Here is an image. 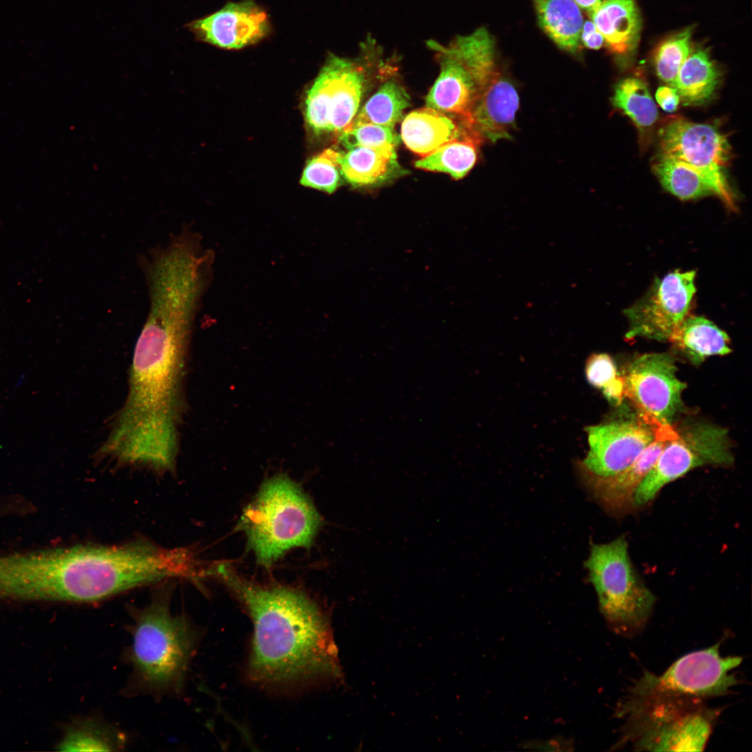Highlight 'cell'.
Masks as SVG:
<instances>
[{
  "label": "cell",
  "mask_w": 752,
  "mask_h": 752,
  "mask_svg": "<svg viewBox=\"0 0 752 752\" xmlns=\"http://www.w3.org/2000/svg\"><path fill=\"white\" fill-rule=\"evenodd\" d=\"M194 317L175 300L149 306L134 349L127 398L99 449L101 457L157 472L175 469Z\"/></svg>",
  "instance_id": "6da1fadb"
},
{
  "label": "cell",
  "mask_w": 752,
  "mask_h": 752,
  "mask_svg": "<svg viewBox=\"0 0 752 752\" xmlns=\"http://www.w3.org/2000/svg\"><path fill=\"white\" fill-rule=\"evenodd\" d=\"M244 607L253 625L246 673L263 687L339 684L343 673L330 617L302 592L246 581L224 564L208 569Z\"/></svg>",
  "instance_id": "7a4b0ae2"
},
{
  "label": "cell",
  "mask_w": 752,
  "mask_h": 752,
  "mask_svg": "<svg viewBox=\"0 0 752 752\" xmlns=\"http://www.w3.org/2000/svg\"><path fill=\"white\" fill-rule=\"evenodd\" d=\"M128 660L134 687L155 696L178 695L184 688L196 635L183 615L171 612L168 595L155 597L134 613Z\"/></svg>",
  "instance_id": "3957f363"
},
{
  "label": "cell",
  "mask_w": 752,
  "mask_h": 752,
  "mask_svg": "<svg viewBox=\"0 0 752 752\" xmlns=\"http://www.w3.org/2000/svg\"><path fill=\"white\" fill-rule=\"evenodd\" d=\"M321 525L313 503L299 486L283 474L263 484L239 523L257 561L266 566L292 547H309Z\"/></svg>",
  "instance_id": "277c9868"
},
{
  "label": "cell",
  "mask_w": 752,
  "mask_h": 752,
  "mask_svg": "<svg viewBox=\"0 0 752 752\" xmlns=\"http://www.w3.org/2000/svg\"><path fill=\"white\" fill-rule=\"evenodd\" d=\"M600 609L611 628L630 636L645 625L656 598L636 575L626 539L593 545L586 561Z\"/></svg>",
  "instance_id": "5b68a950"
},
{
  "label": "cell",
  "mask_w": 752,
  "mask_h": 752,
  "mask_svg": "<svg viewBox=\"0 0 752 752\" xmlns=\"http://www.w3.org/2000/svg\"><path fill=\"white\" fill-rule=\"evenodd\" d=\"M382 52L370 35L360 44L355 59L331 54L306 92L304 118L316 136L341 134L356 116L366 82L367 67Z\"/></svg>",
  "instance_id": "8992f818"
},
{
  "label": "cell",
  "mask_w": 752,
  "mask_h": 752,
  "mask_svg": "<svg viewBox=\"0 0 752 752\" xmlns=\"http://www.w3.org/2000/svg\"><path fill=\"white\" fill-rule=\"evenodd\" d=\"M687 698H632L625 714L631 719L632 742L649 751H700L712 732L707 713L685 707Z\"/></svg>",
  "instance_id": "52a82bcc"
},
{
  "label": "cell",
  "mask_w": 752,
  "mask_h": 752,
  "mask_svg": "<svg viewBox=\"0 0 752 752\" xmlns=\"http://www.w3.org/2000/svg\"><path fill=\"white\" fill-rule=\"evenodd\" d=\"M742 661L741 657L721 656L718 643L684 655L660 675L645 671L631 693L636 698L723 696L737 683L733 671Z\"/></svg>",
  "instance_id": "ba28073f"
},
{
  "label": "cell",
  "mask_w": 752,
  "mask_h": 752,
  "mask_svg": "<svg viewBox=\"0 0 752 752\" xmlns=\"http://www.w3.org/2000/svg\"><path fill=\"white\" fill-rule=\"evenodd\" d=\"M426 45L435 53L440 66L439 75L426 96V105L457 116L463 124L478 89L494 74V67L479 45L466 35L457 36L446 45L432 39Z\"/></svg>",
  "instance_id": "9c48e42d"
},
{
  "label": "cell",
  "mask_w": 752,
  "mask_h": 752,
  "mask_svg": "<svg viewBox=\"0 0 752 752\" xmlns=\"http://www.w3.org/2000/svg\"><path fill=\"white\" fill-rule=\"evenodd\" d=\"M638 487L635 507L652 500L666 484L705 465L728 467L734 462L728 430L717 425L695 423L677 430Z\"/></svg>",
  "instance_id": "30bf717a"
},
{
  "label": "cell",
  "mask_w": 752,
  "mask_h": 752,
  "mask_svg": "<svg viewBox=\"0 0 752 752\" xmlns=\"http://www.w3.org/2000/svg\"><path fill=\"white\" fill-rule=\"evenodd\" d=\"M662 425L637 409L586 428L589 450L578 462L586 487L627 468L655 439Z\"/></svg>",
  "instance_id": "8fae6325"
},
{
  "label": "cell",
  "mask_w": 752,
  "mask_h": 752,
  "mask_svg": "<svg viewBox=\"0 0 752 752\" xmlns=\"http://www.w3.org/2000/svg\"><path fill=\"white\" fill-rule=\"evenodd\" d=\"M661 154L681 160L699 172L730 209L735 197L726 175L731 149L725 134L710 124L682 118L669 120L659 131Z\"/></svg>",
  "instance_id": "7c38bea8"
},
{
  "label": "cell",
  "mask_w": 752,
  "mask_h": 752,
  "mask_svg": "<svg viewBox=\"0 0 752 752\" xmlns=\"http://www.w3.org/2000/svg\"><path fill=\"white\" fill-rule=\"evenodd\" d=\"M624 396L636 409L661 424L672 425L684 409L682 394L686 384L677 376L674 357L668 353H647L632 359L620 375Z\"/></svg>",
  "instance_id": "4fadbf2b"
},
{
  "label": "cell",
  "mask_w": 752,
  "mask_h": 752,
  "mask_svg": "<svg viewBox=\"0 0 752 752\" xmlns=\"http://www.w3.org/2000/svg\"><path fill=\"white\" fill-rule=\"evenodd\" d=\"M694 271L672 272L656 279L639 301L624 311L626 338L666 341L688 315L696 292Z\"/></svg>",
  "instance_id": "5bb4252c"
},
{
  "label": "cell",
  "mask_w": 752,
  "mask_h": 752,
  "mask_svg": "<svg viewBox=\"0 0 752 752\" xmlns=\"http://www.w3.org/2000/svg\"><path fill=\"white\" fill-rule=\"evenodd\" d=\"M201 41L226 49L256 44L270 31L267 13L253 0L229 2L221 9L187 24Z\"/></svg>",
  "instance_id": "9a60e30c"
},
{
  "label": "cell",
  "mask_w": 752,
  "mask_h": 752,
  "mask_svg": "<svg viewBox=\"0 0 752 752\" xmlns=\"http://www.w3.org/2000/svg\"><path fill=\"white\" fill-rule=\"evenodd\" d=\"M519 100L514 86L498 71L480 87L463 125L482 142L510 137Z\"/></svg>",
  "instance_id": "2e32d148"
},
{
  "label": "cell",
  "mask_w": 752,
  "mask_h": 752,
  "mask_svg": "<svg viewBox=\"0 0 752 752\" xmlns=\"http://www.w3.org/2000/svg\"><path fill=\"white\" fill-rule=\"evenodd\" d=\"M677 435L672 425L661 426L655 439L625 470L610 478L589 485L588 489L608 512L623 515L635 507L636 491L653 467L665 446Z\"/></svg>",
  "instance_id": "e0dca14e"
},
{
  "label": "cell",
  "mask_w": 752,
  "mask_h": 752,
  "mask_svg": "<svg viewBox=\"0 0 752 752\" xmlns=\"http://www.w3.org/2000/svg\"><path fill=\"white\" fill-rule=\"evenodd\" d=\"M470 134L446 113L424 107L407 115L402 123L401 137L405 145L421 157L444 144Z\"/></svg>",
  "instance_id": "ac0fdd59"
},
{
  "label": "cell",
  "mask_w": 752,
  "mask_h": 752,
  "mask_svg": "<svg viewBox=\"0 0 752 752\" xmlns=\"http://www.w3.org/2000/svg\"><path fill=\"white\" fill-rule=\"evenodd\" d=\"M589 15L613 53L625 54L635 48L641 30L636 0H604Z\"/></svg>",
  "instance_id": "d6986e66"
},
{
  "label": "cell",
  "mask_w": 752,
  "mask_h": 752,
  "mask_svg": "<svg viewBox=\"0 0 752 752\" xmlns=\"http://www.w3.org/2000/svg\"><path fill=\"white\" fill-rule=\"evenodd\" d=\"M668 341L694 365L709 357L731 352L728 334L702 316L687 315Z\"/></svg>",
  "instance_id": "ffe728a7"
},
{
  "label": "cell",
  "mask_w": 752,
  "mask_h": 752,
  "mask_svg": "<svg viewBox=\"0 0 752 752\" xmlns=\"http://www.w3.org/2000/svg\"><path fill=\"white\" fill-rule=\"evenodd\" d=\"M721 78L720 69L707 49L697 48L682 63L671 87L684 104L701 105L713 98Z\"/></svg>",
  "instance_id": "44dd1931"
},
{
  "label": "cell",
  "mask_w": 752,
  "mask_h": 752,
  "mask_svg": "<svg viewBox=\"0 0 752 752\" xmlns=\"http://www.w3.org/2000/svg\"><path fill=\"white\" fill-rule=\"evenodd\" d=\"M540 27L562 49L576 52L583 24L572 0H532Z\"/></svg>",
  "instance_id": "7402d4cb"
},
{
  "label": "cell",
  "mask_w": 752,
  "mask_h": 752,
  "mask_svg": "<svg viewBox=\"0 0 752 752\" xmlns=\"http://www.w3.org/2000/svg\"><path fill=\"white\" fill-rule=\"evenodd\" d=\"M394 146L355 147L340 152V172L350 184L367 185L384 180L395 162Z\"/></svg>",
  "instance_id": "603a6c76"
},
{
  "label": "cell",
  "mask_w": 752,
  "mask_h": 752,
  "mask_svg": "<svg viewBox=\"0 0 752 752\" xmlns=\"http://www.w3.org/2000/svg\"><path fill=\"white\" fill-rule=\"evenodd\" d=\"M125 743V735L115 726L99 719L83 717L68 728L58 746L65 751H116Z\"/></svg>",
  "instance_id": "cb8c5ba5"
},
{
  "label": "cell",
  "mask_w": 752,
  "mask_h": 752,
  "mask_svg": "<svg viewBox=\"0 0 752 752\" xmlns=\"http://www.w3.org/2000/svg\"><path fill=\"white\" fill-rule=\"evenodd\" d=\"M409 104L410 98L402 86L394 80L386 81L357 111L345 130L362 124L394 127Z\"/></svg>",
  "instance_id": "d4e9b609"
},
{
  "label": "cell",
  "mask_w": 752,
  "mask_h": 752,
  "mask_svg": "<svg viewBox=\"0 0 752 752\" xmlns=\"http://www.w3.org/2000/svg\"><path fill=\"white\" fill-rule=\"evenodd\" d=\"M653 171L664 189L681 200L714 194L710 185L699 172L673 157L660 154L653 164Z\"/></svg>",
  "instance_id": "484cf974"
},
{
  "label": "cell",
  "mask_w": 752,
  "mask_h": 752,
  "mask_svg": "<svg viewBox=\"0 0 752 752\" xmlns=\"http://www.w3.org/2000/svg\"><path fill=\"white\" fill-rule=\"evenodd\" d=\"M481 143L478 139L469 134L448 142L430 155L421 157L415 162V166L426 171L446 173L456 180L463 178L475 165L478 148Z\"/></svg>",
  "instance_id": "4316f807"
},
{
  "label": "cell",
  "mask_w": 752,
  "mask_h": 752,
  "mask_svg": "<svg viewBox=\"0 0 752 752\" xmlns=\"http://www.w3.org/2000/svg\"><path fill=\"white\" fill-rule=\"evenodd\" d=\"M612 101L634 122L642 136L648 134L657 120V108L641 78L631 77L620 81L615 88Z\"/></svg>",
  "instance_id": "83f0119b"
},
{
  "label": "cell",
  "mask_w": 752,
  "mask_h": 752,
  "mask_svg": "<svg viewBox=\"0 0 752 752\" xmlns=\"http://www.w3.org/2000/svg\"><path fill=\"white\" fill-rule=\"evenodd\" d=\"M691 34V28L684 29L661 41L655 51L653 62L656 72L670 86L692 50Z\"/></svg>",
  "instance_id": "f1b7e54d"
},
{
  "label": "cell",
  "mask_w": 752,
  "mask_h": 752,
  "mask_svg": "<svg viewBox=\"0 0 752 752\" xmlns=\"http://www.w3.org/2000/svg\"><path fill=\"white\" fill-rule=\"evenodd\" d=\"M585 370L588 382L602 389L608 401L616 406L622 403L625 398L623 380L609 354H592L586 361Z\"/></svg>",
  "instance_id": "f546056e"
},
{
  "label": "cell",
  "mask_w": 752,
  "mask_h": 752,
  "mask_svg": "<svg viewBox=\"0 0 752 752\" xmlns=\"http://www.w3.org/2000/svg\"><path fill=\"white\" fill-rule=\"evenodd\" d=\"M339 151L328 148L312 157L303 171L300 183L332 194L339 184Z\"/></svg>",
  "instance_id": "4dcf8cb0"
},
{
  "label": "cell",
  "mask_w": 752,
  "mask_h": 752,
  "mask_svg": "<svg viewBox=\"0 0 752 752\" xmlns=\"http://www.w3.org/2000/svg\"><path fill=\"white\" fill-rule=\"evenodd\" d=\"M398 139L393 127L375 124H362L338 135L339 143L347 150L355 147H395Z\"/></svg>",
  "instance_id": "1f68e13d"
},
{
  "label": "cell",
  "mask_w": 752,
  "mask_h": 752,
  "mask_svg": "<svg viewBox=\"0 0 752 752\" xmlns=\"http://www.w3.org/2000/svg\"><path fill=\"white\" fill-rule=\"evenodd\" d=\"M655 97L659 105L667 112L675 111L680 100L676 91L670 86L658 88Z\"/></svg>",
  "instance_id": "d6a6232c"
},
{
  "label": "cell",
  "mask_w": 752,
  "mask_h": 752,
  "mask_svg": "<svg viewBox=\"0 0 752 752\" xmlns=\"http://www.w3.org/2000/svg\"><path fill=\"white\" fill-rule=\"evenodd\" d=\"M580 40L589 49H598L604 42V38L592 21H586L582 26Z\"/></svg>",
  "instance_id": "836d02e7"
},
{
  "label": "cell",
  "mask_w": 752,
  "mask_h": 752,
  "mask_svg": "<svg viewBox=\"0 0 752 752\" xmlns=\"http://www.w3.org/2000/svg\"><path fill=\"white\" fill-rule=\"evenodd\" d=\"M578 6L586 10L589 14L593 12L604 0H572Z\"/></svg>",
  "instance_id": "e575fe53"
}]
</instances>
